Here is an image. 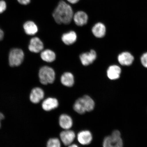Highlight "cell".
Returning a JSON list of instances; mask_svg holds the SVG:
<instances>
[{"label": "cell", "instance_id": "cell-24", "mask_svg": "<svg viewBox=\"0 0 147 147\" xmlns=\"http://www.w3.org/2000/svg\"><path fill=\"white\" fill-rule=\"evenodd\" d=\"M6 3L3 1H0V14L2 13L6 10Z\"/></svg>", "mask_w": 147, "mask_h": 147}, {"label": "cell", "instance_id": "cell-2", "mask_svg": "<svg viewBox=\"0 0 147 147\" xmlns=\"http://www.w3.org/2000/svg\"><path fill=\"white\" fill-rule=\"evenodd\" d=\"M40 81L44 85H47L54 82L55 73L52 68L45 66L40 68L38 73Z\"/></svg>", "mask_w": 147, "mask_h": 147}, {"label": "cell", "instance_id": "cell-12", "mask_svg": "<svg viewBox=\"0 0 147 147\" xmlns=\"http://www.w3.org/2000/svg\"><path fill=\"white\" fill-rule=\"evenodd\" d=\"M118 60L119 63L123 65H131L134 60V57L130 53L127 52H123L119 55Z\"/></svg>", "mask_w": 147, "mask_h": 147}, {"label": "cell", "instance_id": "cell-21", "mask_svg": "<svg viewBox=\"0 0 147 147\" xmlns=\"http://www.w3.org/2000/svg\"><path fill=\"white\" fill-rule=\"evenodd\" d=\"M85 104L86 111L90 112L94 109L95 102L94 101L91 97L88 95H84L82 97Z\"/></svg>", "mask_w": 147, "mask_h": 147}, {"label": "cell", "instance_id": "cell-20", "mask_svg": "<svg viewBox=\"0 0 147 147\" xmlns=\"http://www.w3.org/2000/svg\"><path fill=\"white\" fill-rule=\"evenodd\" d=\"M73 108L75 111L80 114H83L87 112L82 97L78 98L76 101L74 105Z\"/></svg>", "mask_w": 147, "mask_h": 147}, {"label": "cell", "instance_id": "cell-22", "mask_svg": "<svg viewBox=\"0 0 147 147\" xmlns=\"http://www.w3.org/2000/svg\"><path fill=\"white\" fill-rule=\"evenodd\" d=\"M47 146L48 147H60L61 143L59 140L57 138H52L47 141Z\"/></svg>", "mask_w": 147, "mask_h": 147}, {"label": "cell", "instance_id": "cell-23", "mask_svg": "<svg viewBox=\"0 0 147 147\" xmlns=\"http://www.w3.org/2000/svg\"><path fill=\"white\" fill-rule=\"evenodd\" d=\"M141 61L142 65L147 68V53L142 55L141 58Z\"/></svg>", "mask_w": 147, "mask_h": 147}, {"label": "cell", "instance_id": "cell-8", "mask_svg": "<svg viewBox=\"0 0 147 147\" xmlns=\"http://www.w3.org/2000/svg\"><path fill=\"white\" fill-rule=\"evenodd\" d=\"M45 93L41 88H35L32 90L30 95V100L34 104H38L44 98Z\"/></svg>", "mask_w": 147, "mask_h": 147}, {"label": "cell", "instance_id": "cell-9", "mask_svg": "<svg viewBox=\"0 0 147 147\" xmlns=\"http://www.w3.org/2000/svg\"><path fill=\"white\" fill-rule=\"evenodd\" d=\"M78 140L81 144L87 145L90 144L92 140V136L88 130H83L78 134Z\"/></svg>", "mask_w": 147, "mask_h": 147}, {"label": "cell", "instance_id": "cell-10", "mask_svg": "<svg viewBox=\"0 0 147 147\" xmlns=\"http://www.w3.org/2000/svg\"><path fill=\"white\" fill-rule=\"evenodd\" d=\"M73 18L75 24L80 26L86 24L88 19L87 14L82 11H79L76 13Z\"/></svg>", "mask_w": 147, "mask_h": 147}, {"label": "cell", "instance_id": "cell-15", "mask_svg": "<svg viewBox=\"0 0 147 147\" xmlns=\"http://www.w3.org/2000/svg\"><path fill=\"white\" fill-rule=\"evenodd\" d=\"M121 72L120 67L117 65L110 66L107 71V76L110 80H115L120 77Z\"/></svg>", "mask_w": 147, "mask_h": 147}, {"label": "cell", "instance_id": "cell-1", "mask_svg": "<svg viewBox=\"0 0 147 147\" xmlns=\"http://www.w3.org/2000/svg\"><path fill=\"white\" fill-rule=\"evenodd\" d=\"M53 16L59 24H69L73 17V10L70 5L65 1H61L53 12Z\"/></svg>", "mask_w": 147, "mask_h": 147}, {"label": "cell", "instance_id": "cell-5", "mask_svg": "<svg viewBox=\"0 0 147 147\" xmlns=\"http://www.w3.org/2000/svg\"><path fill=\"white\" fill-rule=\"evenodd\" d=\"M97 54L94 50H91L89 52L83 53L80 56V59L82 65L88 66L96 60Z\"/></svg>", "mask_w": 147, "mask_h": 147}, {"label": "cell", "instance_id": "cell-6", "mask_svg": "<svg viewBox=\"0 0 147 147\" xmlns=\"http://www.w3.org/2000/svg\"><path fill=\"white\" fill-rule=\"evenodd\" d=\"M60 136L62 142L65 146L71 145L76 137L74 132L69 129L62 131L60 133Z\"/></svg>", "mask_w": 147, "mask_h": 147}, {"label": "cell", "instance_id": "cell-29", "mask_svg": "<svg viewBox=\"0 0 147 147\" xmlns=\"http://www.w3.org/2000/svg\"><path fill=\"white\" fill-rule=\"evenodd\" d=\"M69 146L71 147H78V146H77V145L75 144H71V145H69Z\"/></svg>", "mask_w": 147, "mask_h": 147}, {"label": "cell", "instance_id": "cell-19", "mask_svg": "<svg viewBox=\"0 0 147 147\" xmlns=\"http://www.w3.org/2000/svg\"><path fill=\"white\" fill-rule=\"evenodd\" d=\"M41 57L44 61L51 62L54 61L56 59V56L54 51L48 49L42 51Z\"/></svg>", "mask_w": 147, "mask_h": 147}, {"label": "cell", "instance_id": "cell-11", "mask_svg": "<svg viewBox=\"0 0 147 147\" xmlns=\"http://www.w3.org/2000/svg\"><path fill=\"white\" fill-rule=\"evenodd\" d=\"M58 101L57 99L53 97H49L43 101L42 107L46 111H50L58 107Z\"/></svg>", "mask_w": 147, "mask_h": 147}, {"label": "cell", "instance_id": "cell-26", "mask_svg": "<svg viewBox=\"0 0 147 147\" xmlns=\"http://www.w3.org/2000/svg\"><path fill=\"white\" fill-rule=\"evenodd\" d=\"M4 36V33H3L2 30L0 29V41L2 40Z\"/></svg>", "mask_w": 147, "mask_h": 147}, {"label": "cell", "instance_id": "cell-27", "mask_svg": "<svg viewBox=\"0 0 147 147\" xmlns=\"http://www.w3.org/2000/svg\"><path fill=\"white\" fill-rule=\"evenodd\" d=\"M80 0H67V1L69 3L72 4H75L78 3Z\"/></svg>", "mask_w": 147, "mask_h": 147}, {"label": "cell", "instance_id": "cell-3", "mask_svg": "<svg viewBox=\"0 0 147 147\" xmlns=\"http://www.w3.org/2000/svg\"><path fill=\"white\" fill-rule=\"evenodd\" d=\"M104 147H122L123 142L120 132L118 130L114 131L111 135L106 137L103 142Z\"/></svg>", "mask_w": 147, "mask_h": 147}, {"label": "cell", "instance_id": "cell-28", "mask_svg": "<svg viewBox=\"0 0 147 147\" xmlns=\"http://www.w3.org/2000/svg\"><path fill=\"white\" fill-rule=\"evenodd\" d=\"M5 118V116L2 113H0V121L3 120Z\"/></svg>", "mask_w": 147, "mask_h": 147}, {"label": "cell", "instance_id": "cell-25", "mask_svg": "<svg viewBox=\"0 0 147 147\" xmlns=\"http://www.w3.org/2000/svg\"><path fill=\"white\" fill-rule=\"evenodd\" d=\"M18 2L23 5H27L30 3L31 0H18Z\"/></svg>", "mask_w": 147, "mask_h": 147}, {"label": "cell", "instance_id": "cell-14", "mask_svg": "<svg viewBox=\"0 0 147 147\" xmlns=\"http://www.w3.org/2000/svg\"><path fill=\"white\" fill-rule=\"evenodd\" d=\"M59 124L61 127L65 130L69 129L73 125V121L69 115L62 114L60 116Z\"/></svg>", "mask_w": 147, "mask_h": 147}, {"label": "cell", "instance_id": "cell-16", "mask_svg": "<svg viewBox=\"0 0 147 147\" xmlns=\"http://www.w3.org/2000/svg\"><path fill=\"white\" fill-rule=\"evenodd\" d=\"M77 38V34L76 32L73 31L64 34L61 38L62 42L65 45H67L74 43L76 41Z\"/></svg>", "mask_w": 147, "mask_h": 147}, {"label": "cell", "instance_id": "cell-17", "mask_svg": "<svg viewBox=\"0 0 147 147\" xmlns=\"http://www.w3.org/2000/svg\"><path fill=\"white\" fill-rule=\"evenodd\" d=\"M61 82L63 85L66 87H72L74 83V78L72 74L65 72L63 74L61 78Z\"/></svg>", "mask_w": 147, "mask_h": 147}, {"label": "cell", "instance_id": "cell-30", "mask_svg": "<svg viewBox=\"0 0 147 147\" xmlns=\"http://www.w3.org/2000/svg\"><path fill=\"white\" fill-rule=\"evenodd\" d=\"M1 121H0V127H1Z\"/></svg>", "mask_w": 147, "mask_h": 147}, {"label": "cell", "instance_id": "cell-18", "mask_svg": "<svg viewBox=\"0 0 147 147\" xmlns=\"http://www.w3.org/2000/svg\"><path fill=\"white\" fill-rule=\"evenodd\" d=\"M23 28L25 33L29 35H34L38 32L37 26L35 23L32 21L26 22L24 24Z\"/></svg>", "mask_w": 147, "mask_h": 147}, {"label": "cell", "instance_id": "cell-13", "mask_svg": "<svg viewBox=\"0 0 147 147\" xmlns=\"http://www.w3.org/2000/svg\"><path fill=\"white\" fill-rule=\"evenodd\" d=\"M94 35L97 38H102L105 36L106 28L104 24L97 23L94 25L92 29Z\"/></svg>", "mask_w": 147, "mask_h": 147}, {"label": "cell", "instance_id": "cell-7", "mask_svg": "<svg viewBox=\"0 0 147 147\" xmlns=\"http://www.w3.org/2000/svg\"><path fill=\"white\" fill-rule=\"evenodd\" d=\"M44 45L41 40L38 37H34L30 40L28 46L29 50L31 52L38 53L43 50Z\"/></svg>", "mask_w": 147, "mask_h": 147}, {"label": "cell", "instance_id": "cell-4", "mask_svg": "<svg viewBox=\"0 0 147 147\" xmlns=\"http://www.w3.org/2000/svg\"><path fill=\"white\" fill-rule=\"evenodd\" d=\"M24 54L22 49H13L9 53V65L11 67H18L22 63Z\"/></svg>", "mask_w": 147, "mask_h": 147}]
</instances>
